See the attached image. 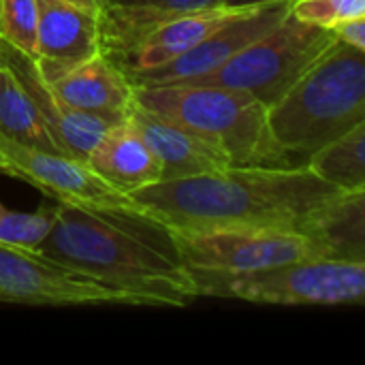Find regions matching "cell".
<instances>
[{"mask_svg":"<svg viewBox=\"0 0 365 365\" xmlns=\"http://www.w3.org/2000/svg\"><path fill=\"white\" fill-rule=\"evenodd\" d=\"M36 252L120 293L128 306L184 308L201 297L171 231L135 210L56 203Z\"/></svg>","mask_w":365,"mask_h":365,"instance_id":"obj_1","label":"cell"},{"mask_svg":"<svg viewBox=\"0 0 365 365\" xmlns=\"http://www.w3.org/2000/svg\"><path fill=\"white\" fill-rule=\"evenodd\" d=\"M344 190L317 178L306 165L227 167L135 190L137 210L171 231L295 229L310 231Z\"/></svg>","mask_w":365,"mask_h":365,"instance_id":"obj_2","label":"cell"},{"mask_svg":"<svg viewBox=\"0 0 365 365\" xmlns=\"http://www.w3.org/2000/svg\"><path fill=\"white\" fill-rule=\"evenodd\" d=\"M361 122L365 51L340 41L267 109V124L276 143L293 158L304 160Z\"/></svg>","mask_w":365,"mask_h":365,"instance_id":"obj_3","label":"cell"},{"mask_svg":"<svg viewBox=\"0 0 365 365\" xmlns=\"http://www.w3.org/2000/svg\"><path fill=\"white\" fill-rule=\"evenodd\" d=\"M135 101L216 143L237 167L297 165L272 137L267 107L244 92L203 83H169L135 88Z\"/></svg>","mask_w":365,"mask_h":365,"instance_id":"obj_4","label":"cell"},{"mask_svg":"<svg viewBox=\"0 0 365 365\" xmlns=\"http://www.w3.org/2000/svg\"><path fill=\"white\" fill-rule=\"evenodd\" d=\"M201 297L265 306H359L365 261L304 259L246 274H192Z\"/></svg>","mask_w":365,"mask_h":365,"instance_id":"obj_5","label":"cell"},{"mask_svg":"<svg viewBox=\"0 0 365 365\" xmlns=\"http://www.w3.org/2000/svg\"><path fill=\"white\" fill-rule=\"evenodd\" d=\"M336 43L338 38L331 30L306 24L289 11L278 26L244 47L218 71L186 83L237 90L269 109Z\"/></svg>","mask_w":365,"mask_h":365,"instance_id":"obj_6","label":"cell"},{"mask_svg":"<svg viewBox=\"0 0 365 365\" xmlns=\"http://www.w3.org/2000/svg\"><path fill=\"white\" fill-rule=\"evenodd\" d=\"M171 235L190 274L229 276L331 257L321 240L295 229H201Z\"/></svg>","mask_w":365,"mask_h":365,"instance_id":"obj_7","label":"cell"},{"mask_svg":"<svg viewBox=\"0 0 365 365\" xmlns=\"http://www.w3.org/2000/svg\"><path fill=\"white\" fill-rule=\"evenodd\" d=\"M0 173L34 186L56 203L139 212L130 195L111 188L88 163L62 152L21 145L4 135H0Z\"/></svg>","mask_w":365,"mask_h":365,"instance_id":"obj_8","label":"cell"},{"mask_svg":"<svg viewBox=\"0 0 365 365\" xmlns=\"http://www.w3.org/2000/svg\"><path fill=\"white\" fill-rule=\"evenodd\" d=\"M0 304L101 306L128 302L94 280L71 272L36 250L0 244Z\"/></svg>","mask_w":365,"mask_h":365,"instance_id":"obj_9","label":"cell"},{"mask_svg":"<svg viewBox=\"0 0 365 365\" xmlns=\"http://www.w3.org/2000/svg\"><path fill=\"white\" fill-rule=\"evenodd\" d=\"M291 11V2H278L267 6H252L240 17L227 21L192 49L182 53L180 58L135 75H126L135 88H154L169 83H186L199 77H205L227 64L233 56H237L244 47L267 34L274 26H278Z\"/></svg>","mask_w":365,"mask_h":365,"instance_id":"obj_10","label":"cell"},{"mask_svg":"<svg viewBox=\"0 0 365 365\" xmlns=\"http://www.w3.org/2000/svg\"><path fill=\"white\" fill-rule=\"evenodd\" d=\"M4 60L15 71L32 103L36 105L41 118L45 120L49 133L53 135L60 150L77 160L88 158L92 148L101 141V137L115 124L101 120L96 115L83 113L71 107L51 86V81L43 75L34 56L19 51L17 47L4 41Z\"/></svg>","mask_w":365,"mask_h":365,"instance_id":"obj_11","label":"cell"},{"mask_svg":"<svg viewBox=\"0 0 365 365\" xmlns=\"http://www.w3.org/2000/svg\"><path fill=\"white\" fill-rule=\"evenodd\" d=\"M36 51L34 60L47 79H56L73 66L103 51L101 21L64 0H36Z\"/></svg>","mask_w":365,"mask_h":365,"instance_id":"obj_12","label":"cell"},{"mask_svg":"<svg viewBox=\"0 0 365 365\" xmlns=\"http://www.w3.org/2000/svg\"><path fill=\"white\" fill-rule=\"evenodd\" d=\"M128 120L154 152L160 165V182L233 167V160L216 143L141 107L137 101L128 111Z\"/></svg>","mask_w":365,"mask_h":365,"instance_id":"obj_13","label":"cell"},{"mask_svg":"<svg viewBox=\"0 0 365 365\" xmlns=\"http://www.w3.org/2000/svg\"><path fill=\"white\" fill-rule=\"evenodd\" d=\"M49 81L71 107L109 124H122L135 105V86L103 51Z\"/></svg>","mask_w":365,"mask_h":365,"instance_id":"obj_14","label":"cell"},{"mask_svg":"<svg viewBox=\"0 0 365 365\" xmlns=\"http://www.w3.org/2000/svg\"><path fill=\"white\" fill-rule=\"evenodd\" d=\"M248 9H252V6L237 9V6L218 4V6H207V9L184 13V15L158 26L139 45H135L130 51H126L124 56H120L113 62L126 75L158 68V66L180 58L182 53H186L197 43H201L205 36H210L214 30H218L227 21L240 17Z\"/></svg>","mask_w":365,"mask_h":365,"instance_id":"obj_15","label":"cell"},{"mask_svg":"<svg viewBox=\"0 0 365 365\" xmlns=\"http://www.w3.org/2000/svg\"><path fill=\"white\" fill-rule=\"evenodd\" d=\"M86 163L98 178L124 195L160 182V165L128 118L101 137Z\"/></svg>","mask_w":365,"mask_h":365,"instance_id":"obj_16","label":"cell"},{"mask_svg":"<svg viewBox=\"0 0 365 365\" xmlns=\"http://www.w3.org/2000/svg\"><path fill=\"white\" fill-rule=\"evenodd\" d=\"M218 4L222 0H107L98 17L103 53L118 60L158 26L184 13Z\"/></svg>","mask_w":365,"mask_h":365,"instance_id":"obj_17","label":"cell"},{"mask_svg":"<svg viewBox=\"0 0 365 365\" xmlns=\"http://www.w3.org/2000/svg\"><path fill=\"white\" fill-rule=\"evenodd\" d=\"M0 135L21 145L62 152L24 83L6 64V60L0 66Z\"/></svg>","mask_w":365,"mask_h":365,"instance_id":"obj_18","label":"cell"},{"mask_svg":"<svg viewBox=\"0 0 365 365\" xmlns=\"http://www.w3.org/2000/svg\"><path fill=\"white\" fill-rule=\"evenodd\" d=\"M304 165L344 192L365 190V122L314 150Z\"/></svg>","mask_w":365,"mask_h":365,"instance_id":"obj_19","label":"cell"},{"mask_svg":"<svg viewBox=\"0 0 365 365\" xmlns=\"http://www.w3.org/2000/svg\"><path fill=\"white\" fill-rule=\"evenodd\" d=\"M365 190L349 192L329 205L310 227L334 259L365 261Z\"/></svg>","mask_w":365,"mask_h":365,"instance_id":"obj_20","label":"cell"},{"mask_svg":"<svg viewBox=\"0 0 365 365\" xmlns=\"http://www.w3.org/2000/svg\"><path fill=\"white\" fill-rule=\"evenodd\" d=\"M53 222V207L17 212L0 203V244L36 250Z\"/></svg>","mask_w":365,"mask_h":365,"instance_id":"obj_21","label":"cell"},{"mask_svg":"<svg viewBox=\"0 0 365 365\" xmlns=\"http://www.w3.org/2000/svg\"><path fill=\"white\" fill-rule=\"evenodd\" d=\"M36 0H0V34L2 38L24 53L36 51Z\"/></svg>","mask_w":365,"mask_h":365,"instance_id":"obj_22","label":"cell"},{"mask_svg":"<svg viewBox=\"0 0 365 365\" xmlns=\"http://www.w3.org/2000/svg\"><path fill=\"white\" fill-rule=\"evenodd\" d=\"M291 13L306 24L334 30L349 19L365 17V0H293Z\"/></svg>","mask_w":365,"mask_h":365,"instance_id":"obj_23","label":"cell"},{"mask_svg":"<svg viewBox=\"0 0 365 365\" xmlns=\"http://www.w3.org/2000/svg\"><path fill=\"white\" fill-rule=\"evenodd\" d=\"M336 38L349 47H355L359 51H365V17H355L349 19L331 30Z\"/></svg>","mask_w":365,"mask_h":365,"instance_id":"obj_24","label":"cell"},{"mask_svg":"<svg viewBox=\"0 0 365 365\" xmlns=\"http://www.w3.org/2000/svg\"><path fill=\"white\" fill-rule=\"evenodd\" d=\"M64 2H68V4H73V6H77L81 11H88V13H92L96 17H101L103 9L107 4V0H64Z\"/></svg>","mask_w":365,"mask_h":365,"instance_id":"obj_25","label":"cell"},{"mask_svg":"<svg viewBox=\"0 0 365 365\" xmlns=\"http://www.w3.org/2000/svg\"><path fill=\"white\" fill-rule=\"evenodd\" d=\"M278 2H293V0H222V4L237 6V9H246V6H267V4H278Z\"/></svg>","mask_w":365,"mask_h":365,"instance_id":"obj_26","label":"cell"},{"mask_svg":"<svg viewBox=\"0 0 365 365\" xmlns=\"http://www.w3.org/2000/svg\"><path fill=\"white\" fill-rule=\"evenodd\" d=\"M4 64V38H2V34H0V66Z\"/></svg>","mask_w":365,"mask_h":365,"instance_id":"obj_27","label":"cell"}]
</instances>
